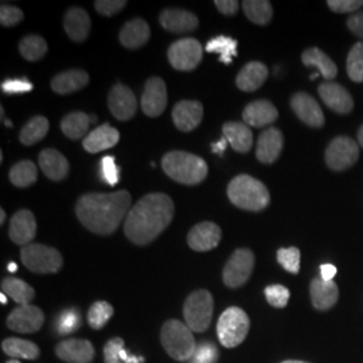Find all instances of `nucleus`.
Wrapping results in <instances>:
<instances>
[{
    "label": "nucleus",
    "instance_id": "1",
    "mask_svg": "<svg viewBox=\"0 0 363 363\" xmlns=\"http://www.w3.org/2000/svg\"><path fill=\"white\" fill-rule=\"evenodd\" d=\"M174 213L175 206L169 195L163 193L145 195L128 211L124 233L135 245H148L167 229L174 218Z\"/></svg>",
    "mask_w": 363,
    "mask_h": 363
},
{
    "label": "nucleus",
    "instance_id": "2",
    "mask_svg": "<svg viewBox=\"0 0 363 363\" xmlns=\"http://www.w3.org/2000/svg\"><path fill=\"white\" fill-rule=\"evenodd\" d=\"M130 193L124 190L111 194L82 195L76 206L78 220L91 233L100 235L115 233L130 211Z\"/></svg>",
    "mask_w": 363,
    "mask_h": 363
},
{
    "label": "nucleus",
    "instance_id": "3",
    "mask_svg": "<svg viewBox=\"0 0 363 363\" xmlns=\"http://www.w3.org/2000/svg\"><path fill=\"white\" fill-rule=\"evenodd\" d=\"M228 196L234 206L247 211H261L271 202L267 186L250 175H238L228 186Z\"/></svg>",
    "mask_w": 363,
    "mask_h": 363
},
{
    "label": "nucleus",
    "instance_id": "4",
    "mask_svg": "<svg viewBox=\"0 0 363 363\" xmlns=\"http://www.w3.org/2000/svg\"><path fill=\"white\" fill-rule=\"evenodd\" d=\"M162 167L171 179L182 184H198L208 177V163L199 156L172 151L162 159Z\"/></svg>",
    "mask_w": 363,
    "mask_h": 363
},
{
    "label": "nucleus",
    "instance_id": "5",
    "mask_svg": "<svg viewBox=\"0 0 363 363\" xmlns=\"http://www.w3.org/2000/svg\"><path fill=\"white\" fill-rule=\"evenodd\" d=\"M160 340L163 349L167 351L171 358H174L178 362L190 361L198 346L193 331L189 328V325L177 319L167 320L163 325Z\"/></svg>",
    "mask_w": 363,
    "mask_h": 363
},
{
    "label": "nucleus",
    "instance_id": "6",
    "mask_svg": "<svg viewBox=\"0 0 363 363\" xmlns=\"http://www.w3.org/2000/svg\"><path fill=\"white\" fill-rule=\"evenodd\" d=\"M250 319L247 312L240 307H229L220 313L217 323V335L220 345L226 349L240 346L247 337Z\"/></svg>",
    "mask_w": 363,
    "mask_h": 363
},
{
    "label": "nucleus",
    "instance_id": "7",
    "mask_svg": "<svg viewBox=\"0 0 363 363\" xmlns=\"http://www.w3.org/2000/svg\"><path fill=\"white\" fill-rule=\"evenodd\" d=\"M214 310V300L206 289H198L184 301L183 316L189 328L194 333H205L210 327Z\"/></svg>",
    "mask_w": 363,
    "mask_h": 363
},
{
    "label": "nucleus",
    "instance_id": "8",
    "mask_svg": "<svg viewBox=\"0 0 363 363\" xmlns=\"http://www.w3.org/2000/svg\"><path fill=\"white\" fill-rule=\"evenodd\" d=\"M21 259L28 271L34 273H57L64 265L62 255L52 247L42 244H28L22 247Z\"/></svg>",
    "mask_w": 363,
    "mask_h": 363
},
{
    "label": "nucleus",
    "instance_id": "9",
    "mask_svg": "<svg viewBox=\"0 0 363 363\" xmlns=\"http://www.w3.org/2000/svg\"><path fill=\"white\" fill-rule=\"evenodd\" d=\"M255 268V255L249 249H237L230 259H228L222 279L225 286L240 288L244 286L252 276Z\"/></svg>",
    "mask_w": 363,
    "mask_h": 363
},
{
    "label": "nucleus",
    "instance_id": "10",
    "mask_svg": "<svg viewBox=\"0 0 363 363\" xmlns=\"http://www.w3.org/2000/svg\"><path fill=\"white\" fill-rule=\"evenodd\" d=\"M359 157V145L347 136H337L325 150V163L334 171L352 167Z\"/></svg>",
    "mask_w": 363,
    "mask_h": 363
},
{
    "label": "nucleus",
    "instance_id": "11",
    "mask_svg": "<svg viewBox=\"0 0 363 363\" xmlns=\"http://www.w3.org/2000/svg\"><path fill=\"white\" fill-rule=\"evenodd\" d=\"M203 49L194 38H183L169 46L167 57L169 64L181 72H191L202 61Z\"/></svg>",
    "mask_w": 363,
    "mask_h": 363
},
{
    "label": "nucleus",
    "instance_id": "12",
    "mask_svg": "<svg viewBox=\"0 0 363 363\" xmlns=\"http://www.w3.org/2000/svg\"><path fill=\"white\" fill-rule=\"evenodd\" d=\"M45 323V313L33 304L19 306L7 318V327L15 333L34 334Z\"/></svg>",
    "mask_w": 363,
    "mask_h": 363
},
{
    "label": "nucleus",
    "instance_id": "13",
    "mask_svg": "<svg viewBox=\"0 0 363 363\" xmlns=\"http://www.w3.org/2000/svg\"><path fill=\"white\" fill-rule=\"evenodd\" d=\"M167 88L160 77L148 78L142 94V109L148 117H159L167 106Z\"/></svg>",
    "mask_w": 363,
    "mask_h": 363
},
{
    "label": "nucleus",
    "instance_id": "14",
    "mask_svg": "<svg viewBox=\"0 0 363 363\" xmlns=\"http://www.w3.org/2000/svg\"><path fill=\"white\" fill-rule=\"evenodd\" d=\"M292 111L296 116L308 127L312 128H322L325 125V118L323 111L319 103L304 91H298L291 99Z\"/></svg>",
    "mask_w": 363,
    "mask_h": 363
},
{
    "label": "nucleus",
    "instance_id": "15",
    "mask_svg": "<svg viewBox=\"0 0 363 363\" xmlns=\"http://www.w3.org/2000/svg\"><path fill=\"white\" fill-rule=\"evenodd\" d=\"M108 106L117 120L127 121L136 115L138 101L135 93L127 85L116 84L109 91Z\"/></svg>",
    "mask_w": 363,
    "mask_h": 363
},
{
    "label": "nucleus",
    "instance_id": "16",
    "mask_svg": "<svg viewBox=\"0 0 363 363\" xmlns=\"http://www.w3.org/2000/svg\"><path fill=\"white\" fill-rule=\"evenodd\" d=\"M318 93L323 103L337 113L347 115L354 109V100L350 91L337 82L325 81L319 85Z\"/></svg>",
    "mask_w": 363,
    "mask_h": 363
},
{
    "label": "nucleus",
    "instance_id": "17",
    "mask_svg": "<svg viewBox=\"0 0 363 363\" xmlns=\"http://www.w3.org/2000/svg\"><path fill=\"white\" fill-rule=\"evenodd\" d=\"M222 238L220 228L214 222H201L189 232L187 244L195 252H208L218 247Z\"/></svg>",
    "mask_w": 363,
    "mask_h": 363
},
{
    "label": "nucleus",
    "instance_id": "18",
    "mask_svg": "<svg viewBox=\"0 0 363 363\" xmlns=\"http://www.w3.org/2000/svg\"><path fill=\"white\" fill-rule=\"evenodd\" d=\"M9 234L16 245H28L37 235V220L34 214L27 208L16 211L10 220Z\"/></svg>",
    "mask_w": 363,
    "mask_h": 363
},
{
    "label": "nucleus",
    "instance_id": "19",
    "mask_svg": "<svg viewBox=\"0 0 363 363\" xmlns=\"http://www.w3.org/2000/svg\"><path fill=\"white\" fill-rule=\"evenodd\" d=\"M55 354L67 363H91L96 351L86 339H66L57 345Z\"/></svg>",
    "mask_w": 363,
    "mask_h": 363
},
{
    "label": "nucleus",
    "instance_id": "20",
    "mask_svg": "<svg viewBox=\"0 0 363 363\" xmlns=\"http://www.w3.org/2000/svg\"><path fill=\"white\" fill-rule=\"evenodd\" d=\"M203 106L199 101L183 100L174 106L172 120L178 130L182 132L194 130L202 121Z\"/></svg>",
    "mask_w": 363,
    "mask_h": 363
},
{
    "label": "nucleus",
    "instance_id": "21",
    "mask_svg": "<svg viewBox=\"0 0 363 363\" xmlns=\"http://www.w3.org/2000/svg\"><path fill=\"white\" fill-rule=\"evenodd\" d=\"M283 145H284V136L281 130L274 127L267 128L259 135L256 156L261 163L272 164L281 154Z\"/></svg>",
    "mask_w": 363,
    "mask_h": 363
},
{
    "label": "nucleus",
    "instance_id": "22",
    "mask_svg": "<svg viewBox=\"0 0 363 363\" xmlns=\"http://www.w3.org/2000/svg\"><path fill=\"white\" fill-rule=\"evenodd\" d=\"M38 164L43 174L52 181H64L70 171L65 156L52 148H46L39 154Z\"/></svg>",
    "mask_w": 363,
    "mask_h": 363
},
{
    "label": "nucleus",
    "instance_id": "23",
    "mask_svg": "<svg viewBox=\"0 0 363 363\" xmlns=\"http://www.w3.org/2000/svg\"><path fill=\"white\" fill-rule=\"evenodd\" d=\"M279 117L276 106L267 100H257L244 108L242 118L244 123L255 128H261L268 124H272Z\"/></svg>",
    "mask_w": 363,
    "mask_h": 363
},
{
    "label": "nucleus",
    "instance_id": "24",
    "mask_svg": "<svg viewBox=\"0 0 363 363\" xmlns=\"http://www.w3.org/2000/svg\"><path fill=\"white\" fill-rule=\"evenodd\" d=\"M160 25L169 33H189L195 30L199 21L194 13L181 9H167L160 13Z\"/></svg>",
    "mask_w": 363,
    "mask_h": 363
},
{
    "label": "nucleus",
    "instance_id": "25",
    "mask_svg": "<svg viewBox=\"0 0 363 363\" xmlns=\"http://www.w3.org/2000/svg\"><path fill=\"white\" fill-rule=\"evenodd\" d=\"M310 294L313 307L319 311H327L337 304L339 289L333 281H325L322 277H316L311 281Z\"/></svg>",
    "mask_w": 363,
    "mask_h": 363
},
{
    "label": "nucleus",
    "instance_id": "26",
    "mask_svg": "<svg viewBox=\"0 0 363 363\" xmlns=\"http://www.w3.org/2000/svg\"><path fill=\"white\" fill-rule=\"evenodd\" d=\"M120 140V133L116 128L111 127L109 124H103L91 130V133L82 140V145L85 151L91 154H97L105 150L115 147Z\"/></svg>",
    "mask_w": 363,
    "mask_h": 363
},
{
    "label": "nucleus",
    "instance_id": "27",
    "mask_svg": "<svg viewBox=\"0 0 363 363\" xmlns=\"http://www.w3.org/2000/svg\"><path fill=\"white\" fill-rule=\"evenodd\" d=\"M91 18L84 9L73 7L65 15L64 27L67 37L74 42H84L91 33Z\"/></svg>",
    "mask_w": 363,
    "mask_h": 363
},
{
    "label": "nucleus",
    "instance_id": "28",
    "mask_svg": "<svg viewBox=\"0 0 363 363\" xmlns=\"http://www.w3.org/2000/svg\"><path fill=\"white\" fill-rule=\"evenodd\" d=\"M151 30L142 18H135L127 22L120 30V42L127 49H139L148 42Z\"/></svg>",
    "mask_w": 363,
    "mask_h": 363
},
{
    "label": "nucleus",
    "instance_id": "29",
    "mask_svg": "<svg viewBox=\"0 0 363 363\" xmlns=\"http://www.w3.org/2000/svg\"><path fill=\"white\" fill-rule=\"evenodd\" d=\"M268 67L259 61L249 62L244 66L235 78L238 89L242 91H255L262 86L268 78Z\"/></svg>",
    "mask_w": 363,
    "mask_h": 363
},
{
    "label": "nucleus",
    "instance_id": "30",
    "mask_svg": "<svg viewBox=\"0 0 363 363\" xmlns=\"http://www.w3.org/2000/svg\"><path fill=\"white\" fill-rule=\"evenodd\" d=\"M222 132L234 151L241 154H247L250 151L253 145V133L245 123H226L222 127Z\"/></svg>",
    "mask_w": 363,
    "mask_h": 363
},
{
    "label": "nucleus",
    "instance_id": "31",
    "mask_svg": "<svg viewBox=\"0 0 363 363\" xmlns=\"http://www.w3.org/2000/svg\"><path fill=\"white\" fill-rule=\"evenodd\" d=\"M89 82V74L84 70L74 69L57 74L52 78V89L58 94H70L82 89Z\"/></svg>",
    "mask_w": 363,
    "mask_h": 363
},
{
    "label": "nucleus",
    "instance_id": "32",
    "mask_svg": "<svg viewBox=\"0 0 363 363\" xmlns=\"http://www.w3.org/2000/svg\"><path fill=\"white\" fill-rule=\"evenodd\" d=\"M303 64L308 67L315 66L318 69V73L325 78V81H331L337 76V66L335 62L322 52L319 48H310L304 50L301 55Z\"/></svg>",
    "mask_w": 363,
    "mask_h": 363
},
{
    "label": "nucleus",
    "instance_id": "33",
    "mask_svg": "<svg viewBox=\"0 0 363 363\" xmlns=\"http://www.w3.org/2000/svg\"><path fill=\"white\" fill-rule=\"evenodd\" d=\"M1 349L6 355L13 359H37L40 350L34 342H30L21 337H7L1 342Z\"/></svg>",
    "mask_w": 363,
    "mask_h": 363
},
{
    "label": "nucleus",
    "instance_id": "34",
    "mask_svg": "<svg viewBox=\"0 0 363 363\" xmlns=\"http://www.w3.org/2000/svg\"><path fill=\"white\" fill-rule=\"evenodd\" d=\"M1 292H4L9 298L19 306L30 304L35 298V291L31 286H28L26 281L16 279V277H6L1 281Z\"/></svg>",
    "mask_w": 363,
    "mask_h": 363
},
{
    "label": "nucleus",
    "instance_id": "35",
    "mask_svg": "<svg viewBox=\"0 0 363 363\" xmlns=\"http://www.w3.org/2000/svg\"><path fill=\"white\" fill-rule=\"evenodd\" d=\"M91 118L84 112H72L61 121V130L72 140H78L89 130Z\"/></svg>",
    "mask_w": 363,
    "mask_h": 363
},
{
    "label": "nucleus",
    "instance_id": "36",
    "mask_svg": "<svg viewBox=\"0 0 363 363\" xmlns=\"http://www.w3.org/2000/svg\"><path fill=\"white\" fill-rule=\"evenodd\" d=\"M50 124L49 120L45 116H35L30 118L25 124V127L19 133V140L25 145H33V144L40 142L49 132Z\"/></svg>",
    "mask_w": 363,
    "mask_h": 363
},
{
    "label": "nucleus",
    "instance_id": "37",
    "mask_svg": "<svg viewBox=\"0 0 363 363\" xmlns=\"http://www.w3.org/2000/svg\"><path fill=\"white\" fill-rule=\"evenodd\" d=\"M242 9L247 19L255 25L265 26L272 19V4L268 0H245L242 1Z\"/></svg>",
    "mask_w": 363,
    "mask_h": 363
},
{
    "label": "nucleus",
    "instance_id": "38",
    "mask_svg": "<svg viewBox=\"0 0 363 363\" xmlns=\"http://www.w3.org/2000/svg\"><path fill=\"white\" fill-rule=\"evenodd\" d=\"M10 181L16 187H28L34 184L38 178V169L31 160H21L10 169Z\"/></svg>",
    "mask_w": 363,
    "mask_h": 363
},
{
    "label": "nucleus",
    "instance_id": "39",
    "mask_svg": "<svg viewBox=\"0 0 363 363\" xmlns=\"http://www.w3.org/2000/svg\"><path fill=\"white\" fill-rule=\"evenodd\" d=\"M237 46L238 42L232 37L220 35L216 38L210 39L206 45V52H217L220 54V61L225 65H230L233 62L234 57H237Z\"/></svg>",
    "mask_w": 363,
    "mask_h": 363
},
{
    "label": "nucleus",
    "instance_id": "40",
    "mask_svg": "<svg viewBox=\"0 0 363 363\" xmlns=\"http://www.w3.org/2000/svg\"><path fill=\"white\" fill-rule=\"evenodd\" d=\"M19 52L27 61H38L43 58L48 52V43L46 40L39 35H26L19 42Z\"/></svg>",
    "mask_w": 363,
    "mask_h": 363
},
{
    "label": "nucleus",
    "instance_id": "41",
    "mask_svg": "<svg viewBox=\"0 0 363 363\" xmlns=\"http://www.w3.org/2000/svg\"><path fill=\"white\" fill-rule=\"evenodd\" d=\"M115 310L106 301H96L88 311V323L93 330H101L113 316Z\"/></svg>",
    "mask_w": 363,
    "mask_h": 363
},
{
    "label": "nucleus",
    "instance_id": "42",
    "mask_svg": "<svg viewBox=\"0 0 363 363\" xmlns=\"http://www.w3.org/2000/svg\"><path fill=\"white\" fill-rule=\"evenodd\" d=\"M347 74L354 82H363V42H357L347 55Z\"/></svg>",
    "mask_w": 363,
    "mask_h": 363
},
{
    "label": "nucleus",
    "instance_id": "43",
    "mask_svg": "<svg viewBox=\"0 0 363 363\" xmlns=\"http://www.w3.org/2000/svg\"><path fill=\"white\" fill-rule=\"evenodd\" d=\"M81 325V315L76 308H69L61 312L57 319V331L60 335H67L74 331H77L78 327Z\"/></svg>",
    "mask_w": 363,
    "mask_h": 363
},
{
    "label": "nucleus",
    "instance_id": "44",
    "mask_svg": "<svg viewBox=\"0 0 363 363\" xmlns=\"http://www.w3.org/2000/svg\"><path fill=\"white\" fill-rule=\"evenodd\" d=\"M300 250L298 247H281L277 250V261L286 272L298 274L300 272Z\"/></svg>",
    "mask_w": 363,
    "mask_h": 363
},
{
    "label": "nucleus",
    "instance_id": "45",
    "mask_svg": "<svg viewBox=\"0 0 363 363\" xmlns=\"http://www.w3.org/2000/svg\"><path fill=\"white\" fill-rule=\"evenodd\" d=\"M220 358V352L213 342H202L196 346L193 358L190 363H217Z\"/></svg>",
    "mask_w": 363,
    "mask_h": 363
},
{
    "label": "nucleus",
    "instance_id": "46",
    "mask_svg": "<svg viewBox=\"0 0 363 363\" xmlns=\"http://www.w3.org/2000/svg\"><path fill=\"white\" fill-rule=\"evenodd\" d=\"M289 289L280 284H272L265 288V298L268 303L276 308H284L289 301Z\"/></svg>",
    "mask_w": 363,
    "mask_h": 363
},
{
    "label": "nucleus",
    "instance_id": "47",
    "mask_svg": "<svg viewBox=\"0 0 363 363\" xmlns=\"http://www.w3.org/2000/svg\"><path fill=\"white\" fill-rule=\"evenodd\" d=\"M101 175L108 184L115 186L120 178V169L116 166L115 156H104L101 159Z\"/></svg>",
    "mask_w": 363,
    "mask_h": 363
},
{
    "label": "nucleus",
    "instance_id": "48",
    "mask_svg": "<svg viewBox=\"0 0 363 363\" xmlns=\"http://www.w3.org/2000/svg\"><path fill=\"white\" fill-rule=\"evenodd\" d=\"M23 18H25V13L18 7L6 6V4H3L0 7V23H1V26H15L19 22H22Z\"/></svg>",
    "mask_w": 363,
    "mask_h": 363
},
{
    "label": "nucleus",
    "instance_id": "49",
    "mask_svg": "<svg viewBox=\"0 0 363 363\" xmlns=\"http://www.w3.org/2000/svg\"><path fill=\"white\" fill-rule=\"evenodd\" d=\"M123 349H124V340L121 337L109 339L104 346L105 363H124L120 357V351Z\"/></svg>",
    "mask_w": 363,
    "mask_h": 363
},
{
    "label": "nucleus",
    "instance_id": "50",
    "mask_svg": "<svg viewBox=\"0 0 363 363\" xmlns=\"http://www.w3.org/2000/svg\"><path fill=\"white\" fill-rule=\"evenodd\" d=\"M327 6L337 13H349L358 11L363 6V0H328Z\"/></svg>",
    "mask_w": 363,
    "mask_h": 363
},
{
    "label": "nucleus",
    "instance_id": "51",
    "mask_svg": "<svg viewBox=\"0 0 363 363\" xmlns=\"http://www.w3.org/2000/svg\"><path fill=\"white\" fill-rule=\"evenodd\" d=\"M127 6L125 0H97L94 1L96 11L104 16H112L120 13Z\"/></svg>",
    "mask_w": 363,
    "mask_h": 363
},
{
    "label": "nucleus",
    "instance_id": "52",
    "mask_svg": "<svg viewBox=\"0 0 363 363\" xmlns=\"http://www.w3.org/2000/svg\"><path fill=\"white\" fill-rule=\"evenodd\" d=\"M34 85L27 79V78H22V79H6L1 84V91L6 94H16V93H28L33 91Z\"/></svg>",
    "mask_w": 363,
    "mask_h": 363
},
{
    "label": "nucleus",
    "instance_id": "53",
    "mask_svg": "<svg viewBox=\"0 0 363 363\" xmlns=\"http://www.w3.org/2000/svg\"><path fill=\"white\" fill-rule=\"evenodd\" d=\"M347 27L352 34L363 39V11L352 13L347 19Z\"/></svg>",
    "mask_w": 363,
    "mask_h": 363
},
{
    "label": "nucleus",
    "instance_id": "54",
    "mask_svg": "<svg viewBox=\"0 0 363 363\" xmlns=\"http://www.w3.org/2000/svg\"><path fill=\"white\" fill-rule=\"evenodd\" d=\"M218 11L226 16H233L240 9V3L235 0H216L214 1Z\"/></svg>",
    "mask_w": 363,
    "mask_h": 363
},
{
    "label": "nucleus",
    "instance_id": "55",
    "mask_svg": "<svg viewBox=\"0 0 363 363\" xmlns=\"http://www.w3.org/2000/svg\"><path fill=\"white\" fill-rule=\"evenodd\" d=\"M337 267L333 264H323L320 267V277L325 281H333V279L337 274Z\"/></svg>",
    "mask_w": 363,
    "mask_h": 363
},
{
    "label": "nucleus",
    "instance_id": "56",
    "mask_svg": "<svg viewBox=\"0 0 363 363\" xmlns=\"http://www.w3.org/2000/svg\"><path fill=\"white\" fill-rule=\"evenodd\" d=\"M228 144H229V142H228V139H226L225 136H222V139H220V142L211 144V150H213V152H214V154H218V155H222V154H223V151L226 150Z\"/></svg>",
    "mask_w": 363,
    "mask_h": 363
},
{
    "label": "nucleus",
    "instance_id": "57",
    "mask_svg": "<svg viewBox=\"0 0 363 363\" xmlns=\"http://www.w3.org/2000/svg\"><path fill=\"white\" fill-rule=\"evenodd\" d=\"M358 143L363 148V125L358 130Z\"/></svg>",
    "mask_w": 363,
    "mask_h": 363
},
{
    "label": "nucleus",
    "instance_id": "58",
    "mask_svg": "<svg viewBox=\"0 0 363 363\" xmlns=\"http://www.w3.org/2000/svg\"><path fill=\"white\" fill-rule=\"evenodd\" d=\"M7 269H9V272H16V271H18V265H16L15 262H10L9 267H7Z\"/></svg>",
    "mask_w": 363,
    "mask_h": 363
},
{
    "label": "nucleus",
    "instance_id": "59",
    "mask_svg": "<svg viewBox=\"0 0 363 363\" xmlns=\"http://www.w3.org/2000/svg\"><path fill=\"white\" fill-rule=\"evenodd\" d=\"M6 220V211L3 208H0V225H3Z\"/></svg>",
    "mask_w": 363,
    "mask_h": 363
},
{
    "label": "nucleus",
    "instance_id": "60",
    "mask_svg": "<svg viewBox=\"0 0 363 363\" xmlns=\"http://www.w3.org/2000/svg\"><path fill=\"white\" fill-rule=\"evenodd\" d=\"M0 301H1V304H7V301H9L7 295H6L4 292H1V294H0Z\"/></svg>",
    "mask_w": 363,
    "mask_h": 363
},
{
    "label": "nucleus",
    "instance_id": "61",
    "mask_svg": "<svg viewBox=\"0 0 363 363\" xmlns=\"http://www.w3.org/2000/svg\"><path fill=\"white\" fill-rule=\"evenodd\" d=\"M3 123H4V125H6V127H9V128H13V123H11L10 120H4Z\"/></svg>",
    "mask_w": 363,
    "mask_h": 363
},
{
    "label": "nucleus",
    "instance_id": "62",
    "mask_svg": "<svg viewBox=\"0 0 363 363\" xmlns=\"http://www.w3.org/2000/svg\"><path fill=\"white\" fill-rule=\"evenodd\" d=\"M281 363H308V362H304V361H292V359H291V361H284V362H281Z\"/></svg>",
    "mask_w": 363,
    "mask_h": 363
},
{
    "label": "nucleus",
    "instance_id": "63",
    "mask_svg": "<svg viewBox=\"0 0 363 363\" xmlns=\"http://www.w3.org/2000/svg\"><path fill=\"white\" fill-rule=\"evenodd\" d=\"M7 363H21L18 359H11V361H9Z\"/></svg>",
    "mask_w": 363,
    "mask_h": 363
}]
</instances>
